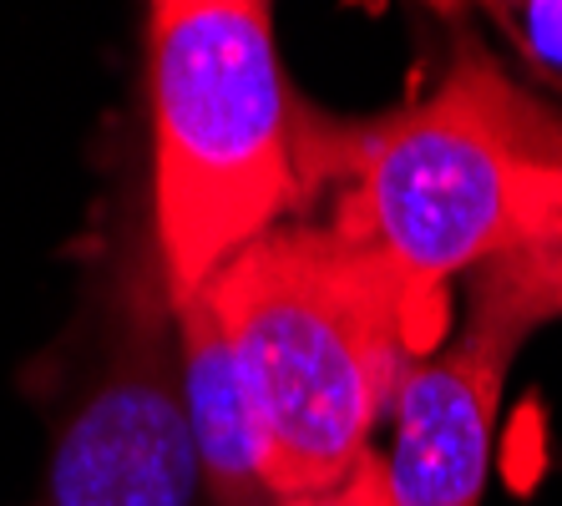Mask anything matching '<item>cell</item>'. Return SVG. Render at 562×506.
Returning <instances> with one entry per match:
<instances>
[{
	"mask_svg": "<svg viewBox=\"0 0 562 506\" xmlns=\"http://www.w3.org/2000/svg\"><path fill=\"white\" fill-rule=\"evenodd\" d=\"M172 329H178V385H183L188 430L203 471V502L279 506L274 456H269L259 405L209 289L172 299Z\"/></svg>",
	"mask_w": 562,
	"mask_h": 506,
	"instance_id": "cell-6",
	"label": "cell"
},
{
	"mask_svg": "<svg viewBox=\"0 0 562 506\" xmlns=\"http://www.w3.org/2000/svg\"><path fill=\"white\" fill-rule=\"evenodd\" d=\"M497 31L527 71L562 87V0H527V5H492Z\"/></svg>",
	"mask_w": 562,
	"mask_h": 506,
	"instance_id": "cell-8",
	"label": "cell"
},
{
	"mask_svg": "<svg viewBox=\"0 0 562 506\" xmlns=\"http://www.w3.org/2000/svg\"><path fill=\"white\" fill-rule=\"evenodd\" d=\"M552 310L502 254L471 273L467 319L446 345L411 355L391 401V451L385 471L406 506H482L492 481L502 390L532 329Z\"/></svg>",
	"mask_w": 562,
	"mask_h": 506,
	"instance_id": "cell-4",
	"label": "cell"
},
{
	"mask_svg": "<svg viewBox=\"0 0 562 506\" xmlns=\"http://www.w3.org/2000/svg\"><path fill=\"white\" fill-rule=\"evenodd\" d=\"M279 506H406L395 496L391 486V471H385V456L380 451H366L360 456V466L350 471L345 481L325 486V492H310V496H289Z\"/></svg>",
	"mask_w": 562,
	"mask_h": 506,
	"instance_id": "cell-9",
	"label": "cell"
},
{
	"mask_svg": "<svg viewBox=\"0 0 562 506\" xmlns=\"http://www.w3.org/2000/svg\"><path fill=\"white\" fill-rule=\"evenodd\" d=\"M157 269L168 299L289 223L314 182L310 127L289 91L263 0H162L147 11Z\"/></svg>",
	"mask_w": 562,
	"mask_h": 506,
	"instance_id": "cell-3",
	"label": "cell"
},
{
	"mask_svg": "<svg viewBox=\"0 0 562 506\" xmlns=\"http://www.w3.org/2000/svg\"><path fill=\"white\" fill-rule=\"evenodd\" d=\"M512 259L522 263V273L532 279V289L542 294L552 319H558L562 314V162H548L532 178V188H527V228H522V244L512 248Z\"/></svg>",
	"mask_w": 562,
	"mask_h": 506,
	"instance_id": "cell-7",
	"label": "cell"
},
{
	"mask_svg": "<svg viewBox=\"0 0 562 506\" xmlns=\"http://www.w3.org/2000/svg\"><path fill=\"white\" fill-rule=\"evenodd\" d=\"M548 162H562V117L482 46H461L436 87L391 117L310 132L314 178H345L329 223L395 273L431 345L451 279L522 244L527 188Z\"/></svg>",
	"mask_w": 562,
	"mask_h": 506,
	"instance_id": "cell-1",
	"label": "cell"
},
{
	"mask_svg": "<svg viewBox=\"0 0 562 506\" xmlns=\"http://www.w3.org/2000/svg\"><path fill=\"white\" fill-rule=\"evenodd\" d=\"M193 430L178 385V329L162 269L127 294L102 375L71 405L52 446L46 506H198Z\"/></svg>",
	"mask_w": 562,
	"mask_h": 506,
	"instance_id": "cell-5",
	"label": "cell"
},
{
	"mask_svg": "<svg viewBox=\"0 0 562 506\" xmlns=\"http://www.w3.org/2000/svg\"><path fill=\"white\" fill-rule=\"evenodd\" d=\"M209 294L259 405L279 502L350 476L406 360L436 350L395 273L335 223L269 228Z\"/></svg>",
	"mask_w": 562,
	"mask_h": 506,
	"instance_id": "cell-2",
	"label": "cell"
}]
</instances>
